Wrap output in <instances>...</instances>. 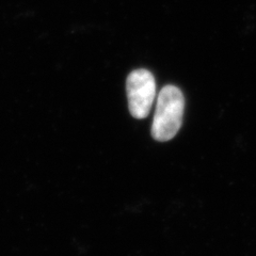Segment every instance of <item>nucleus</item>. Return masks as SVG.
Returning <instances> with one entry per match:
<instances>
[{
    "instance_id": "1",
    "label": "nucleus",
    "mask_w": 256,
    "mask_h": 256,
    "mask_svg": "<svg viewBox=\"0 0 256 256\" xmlns=\"http://www.w3.org/2000/svg\"><path fill=\"white\" fill-rule=\"evenodd\" d=\"M185 98L175 86H166L160 91L152 125V136L160 142L173 139L182 123Z\"/></svg>"
},
{
    "instance_id": "2",
    "label": "nucleus",
    "mask_w": 256,
    "mask_h": 256,
    "mask_svg": "<svg viewBox=\"0 0 256 256\" xmlns=\"http://www.w3.org/2000/svg\"><path fill=\"white\" fill-rule=\"evenodd\" d=\"M128 107L134 118H146L153 106L156 96V82L148 70H136L126 80Z\"/></svg>"
}]
</instances>
